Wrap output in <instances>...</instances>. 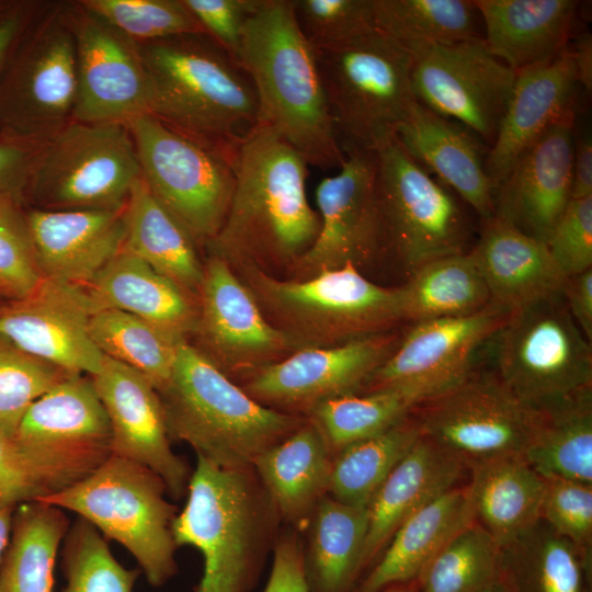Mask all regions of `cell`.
I'll return each mask as SVG.
<instances>
[{"mask_svg": "<svg viewBox=\"0 0 592 592\" xmlns=\"http://www.w3.org/2000/svg\"><path fill=\"white\" fill-rule=\"evenodd\" d=\"M524 458L544 479L592 485V389L542 411Z\"/></svg>", "mask_w": 592, "mask_h": 592, "instance_id": "obj_40", "label": "cell"}, {"mask_svg": "<svg viewBox=\"0 0 592 592\" xmlns=\"http://www.w3.org/2000/svg\"><path fill=\"white\" fill-rule=\"evenodd\" d=\"M339 169L316 187L320 229L311 247L291 267L294 278L348 263L360 269L384 254L375 151H349Z\"/></svg>", "mask_w": 592, "mask_h": 592, "instance_id": "obj_18", "label": "cell"}, {"mask_svg": "<svg viewBox=\"0 0 592 592\" xmlns=\"http://www.w3.org/2000/svg\"><path fill=\"white\" fill-rule=\"evenodd\" d=\"M465 473L467 467L464 463L420 435L366 506L363 577L398 527L428 502L460 485Z\"/></svg>", "mask_w": 592, "mask_h": 592, "instance_id": "obj_27", "label": "cell"}, {"mask_svg": "<svg viewBox=\"0 0 592 592\" xmlns=\"http://www.w3.org/2000/svg\"><path fill=\"white\" fill-rule=\"evenodd\" d=\"M483 224L468 253L487 285L491 307L513 312L562 293L566 277L546 243L496 216Z\"/></svg>", "mask_w": 592, "mask_h": 592, "instance_id": "obj_28", "label": "cell"}, {"mask_svg": "<svg viewBox=\"0 0 592 592\" xmlns=\"http://www.w3.org/2000/svg\"><path fill=\"white\" fill-rule=\"evenodd\" d=\"M474 521L500 546L539 521L545 479L524 456H503L467 467Z\"/></svg>", "mask_w": 592, "mask_h": 592, "instance_id": "obj_34", "label": "cell"}, {"mask_svg": "<svg viewBox=\"0 0 592 592\" xmlns=\"http://www.w3.org/2000/svg\"><path fill=\"white\" fill-rule=\"evenodd\" d=\"M148 113L230 157L259 123L247 73L206 34L138 43Z\"/></svg>", "mask_w": 592, "mask_h": 592, "instance_id": "obj_3", "label": "cell"}, {"mask_svg": "<svg viewBox=\"0 0 592 592\" xmlns=\"http://www.w3.org/2000/svg\"><path fill=\"white\" fill-rule=\"evenodd\" d=\"M334 455L310 419L265 451L253 468L273 501L282 524L301 533L328 494Z\"/></svg>", "mask_w": 592, "mask_h": 592, "instance_id": "obj_32", "label": "cell"}, {"mask_svg": "<svg viewBox=\"0 0 592 592\" xmlns=\"http://www.w3.org/2000/svg\"><path fill=\"white\" fill-rule=\"evenodd\" d=\"M68 11L77 55L75 121L126 125L148 113L138 43L79 1H68Z\"/></svg>", "mask_w": 592, "mask_h": 592, "instance_id": "obj_20", "label": "cell"}, {"mask_svg": "<svg viewBox=\"0 0 592 592\" xmlns=\"http://www.w3.org/2000/svg\"><path fill=\"white\" fill-rule=\"evenodd\" d=\"M77 88L68 1L46 2L0 69V134L47 141L75 121Z\"/></svg>", "mask_w": 592, "mask_h": 592, "instance_id": "obj_9", "label": "cell"}, {"mask_svg": "<svg viewBox=\"0 0 592 592\" xmlns=\"http://www.w3.org/2000/svg\"><path fill=\"white\" fill-rule=\"evenodd\" d=\"M196 346L223 373L242 382L301 346L275 328L224 259L209 254L197 295Z\"/></svg>", "mask_w": 592, "mask_h": 592, "instance_id": "obj_16", "label": "cell"}, {"mask_svg": "<svg viewBox=\"0 0 592 592\" xmlns=\"http://www.w3.org/2000/svg\"><path fill=\"white\" fill-rule=\"evenodd\" d=\"M258 99L259 123L308 164L340 168L338 141L316 53L301 34L292 0H262L243 27L238 59Z\"/></svg>", "mask_w": 592, "mask_h": 592, "instance_id": "obj_2", "label": "cell"}, {"mask_svg": "<svg viewBox=\"0 0 592 592\" xmlns=\"http://www.w3.org/2000/svg\"><path fill=\"white\" fill-rule=\"evenodd\" d=\"M83 287L44 278L27 297L0 306V339L70 374L93 376L104 355L90 334Z\"/></svg>", "mask_w": 592, "mask_h": 592, "instance_id": "obj_21", "label": "cell"}, {"mask_svg": "<svg viewBox=\"0 0 592 592\" xmlns=\"http://www.w3.org/2000/svg\"><path fill=\"white\" fill-rule=\"evenodd\" d=\"M574 111L548 127L497 186L494 216L547 243L571 201Z\"/></svg>", "mask_w": 592, "mask_h": 592, "instance_id": "obj_23", "label": "cell"}, {"mask_svg": "<svg viewBox=\"0 0 592 592\" xmlns=\"http://www.w3.org/2000/svg\"><path fill=\"white\" fill-rule=\"evenodd\" d=\"M124 248L197 298L204 275L196 242L143 178L125 205Z\"/></svg>", "mask_w": 592, "mask_h": 592, "instance_id": "obj_36", "label": "cell"}, {"mask_svg": "<svg viewBox=\"0 0 592 592\" xmlns=\"http://www.w3.org/2000/svg\"><path fill=\"white\" fill-rule=\"evenodd\" d=\"M126 125L149 191L196 244L206 246L226 218L235 187L236 161L149 113Z\"/></svg>", "mask_w": 592, "mask_h": 592, "instance_id": "obj_12", "label": "cell"}, {"mask_svg": "<svg viewBox=\"0 0 592 592\" xmlns=\"http://www.w3.org/2000/svg\"><path fill=\"white\" fill-rule=\"evenodd\" d=\"M420 434L468 467L503 456H524L542 411L521 401L496 373L473 371L412 411Z\"/></svg>", "mask_w": 592, "mask_h": 592, "instance_id": "obj_14", "label": "cell"}, {"mask_svg": "<svg viewBox=\"0 0 592 592\" xmlns=\"http://www.w3.org/2000/svg\"><path fill=\"white\" fill-rule=\"evenodd\" d=\"M140 179L127 125L72 121L41 146L23 202L46 210L121 209Z\"/></svg>", "mask_w": 592, "mask_h": 592, "instance_id": "obj_10", "label": "cell"}, {"mask_svg": "<svg viewBox=\"0 0 592 592\" xmlns=\"http://www.w3.org/2000/svg\"><path fill=\"white\" fill-rule=\"evenodd\" d=\"M396 137L420 166L454 190L483 221L494 216L496 186L479 146L463 128L417 101Z\"/></svg>", "mask_w": 592, "mask_h": 592, "instance_id": "obj_29", "label": "cell"}, {"mask_svg": "<svg viewBox=\"0 0 592 592\" xmlns=\"http://www.w3.org/2000/svg\"><path fill=\"white\" fill-rule=\"evenodd\" d=\"M168 496L153 471L111 455L81 480L39 501L78 514L105 539L121 544L148 583L159 588L178 573L172 533L178 509Z\"/></svg>", "mask_w": 592, "mask_h": 592, "instance_id": "obj_7", "label": "cell"}, {"mask_svg": "<svg viewBox=\"0 0 592 592\" xmlns=\"http://www.w3.org/2000/svg\"><path fill=\"white\" fill-rule=\"evenodd\" d=\"M261 2L262 0H184L205 34L236 62L246 22Z\"/></svg>", "mask_w": 592, "mask_h": 592, "instance_id": "obj_54", "label": "cell"}, {"mask_svg": "<svg viewBox=\"0 0 592 592\" xmlns=\"http://www.w3.org/2000/svg\"><path fill=\"white\" fill-rule=\"evenodd\" d=\"M66 584L60 592H134L139 568H125L105 538L86 520L70 525L61 554Z\"/></svg>", "mask_w": 592, "mask_h": 592, "instance_id": "obj_46", "label": "cell"}, {"mask_svg": "<svg viewBox=\"0 0 592 592\" xmlns=\"http://www.w3.org/2000/svg\"><path fill=\"white\" fill-rule=\"evenodd\" d=\"M43 280L22 203L0 194V298L23 299Z\"/></svg>", "mask_w": 592, "mask_h": 592, "instance_id": "obj_50", "label": "cell"}, {"mask_svg": "<svg viewBox=\"0 0 592 592\" xmlns=\"http://www.w3.org/2000/svg\"><path fill=\"white\" fill-rule=\"evenodd\" d=\"M158 392L171 441L223 468L252 467L306 420L254 400L187 340L178 344L170 380Z\"/></svg>", "mask_w": 592, "mask_h": 592, "instance_id": "obj_5", "label": "cell"}, {"mask_svg": "<svg viewBox=\"0 0 592 592\" xmlns=\"http://www.w3.org/2000/svg\"><path fill=\"white\" fill-rule=\"evenodd\" d=\"M46 2L14 0L0 15V69L15 43Z\"/></svg>", "mask_w": 592, "mask_h": 592, "instance_id": "obj_58", "label": "cell"}, {"mask_svg": "<svg viewBox=\"0 0 592 592\" xmlns=\"http://www.w3.org/2000/svg\"><path fill=\"white\" fill-rule=\"evenodd\" d=\"M420 435L410 413L387 431L343 448L333 457L328 494L343 503L366 508Z\"/></svg>", "mask_w": 592, "mask_h": 592, "instance_id": "obj_42", "label": "cell"}, {"mask_svg": "<svg viewBox=\"0 0 592 592\" xmlns=\"http://www.w3.org/2000/svg\"><path fill=\"white\" fill-rule=\"evenodd\" d=\"M315 53L330 118L344 155L376 151L395 138L417 102L410 53L376 29L341 46Z\"/></svg>", "mask_w": 592, "mask_h": 592, "instance_id": "obj_8", "label": "cell"}, {"mask_svg": "<svg viewBox=\"0 0 592 592\" xmlns=\"http://www.w3.org/2000/svg\"><path fill=\"white\" fill-rule=\"evenodd\" d=\"M136 43L205 34L184 0H80Z\"/></svg>", "mask_w": 592, "mask_h": 592, "instance_id": "obj_48", "label": "cell"}, {"mask_svg": "<svg viewBox=\"0 0 592 592\" xmlns=\"http://www.w3.org/2000/svg\"><path fill=\"white\" fill-rule=\"evenodd\" d=\"M591 556L539 520L500 548L509 592H590Z\"/></svg>", "mask_w": 592, "mask_h": 592, "instance_id": "obj_37", "label": "cell"}, {"mask_svg": "<svg viewBox=\"0 0 592 592\" xmlns=\"http://www.w3.org/2000/svg\"><path fill=\"white\" fill-rule=\"evenodd\" d=\"M401 338L387 331L338 345L300 349L260 368L240 386L265 407L307 417L326 400L361 392Z\"/></svg>", "mask_w": 592, "mask_h": 592, "instance_id": "obj_17", "label": "cell"}, {"mask_svg": "<svg viewBox=\"0 0 592 592\" xmlns=\"http://www.w3.org/2000/svg\"><path fill=\"white\" fill-rule=\"evenodd\" d=\"M90 334L101 353L144 375L160 391L170 380L178 344L160 328L115 309L94 311Z\"/></svg>", "mask_w": 592, "mask_h": 592, "instance_id": "obj_43", "label": "cell"}, {"mask_svg": "<svg viewBox=\"0 0 592 592\" xmlns=\"http://www.w3.org/2000/svg\"><path fill=\"white\" fill-rule=\"evenodd\" d=\"M415 403L403 392L383 388L326 400L306 417L322 433L332 454L387 431L406 419Z\"/></svg>", "mask_w": 592, "mask_h": 592, "instance_id": "obj_44", "label": "cell"}, {"mask_svg": "<svg viewBox=\"0 0 592 592\" xmlns=\"http://www.w3.org/2000/svg\"><path fill=\"white\" fill-rule=\"evenodd\" d=\"M13 440L21 446L91 470L111 456V425L92 378L72 374L39 397Z\"/></svg>", "mask_w": 592, "mask_h": 592, "instance_id": "obj_24", "label": "cell"}, {"mask_svg": "<svg viewBox=\"0 0 592 592\" xmlns=\"http://www.w3.org/2000/svg\"><path fill=\"white\" fill-rule=\"evenodd\" d=\"M409 53L417 101L444 118L458 121L492 144L516 71L489 52L483 37L426 45Z\"/></svg>", "mask_w": 592, "mask_h": 592, "instance_id": "obj_15", "label": "cell"}, {"mask_svg": "<svg viewBox=\"0 0 592 592\" xmlns=\"http://www.w3.org/2000/svg\"><path fill=\"white\" fill-rule=\"evenodd\" d=\"M292 7L314 50L341 46L375 29L372 0H292Z\"/></svg>", "mask_w": 592, "mask_h": 592, "instance_id": "obj_51", "label": "cell"}, {"mask_svg": "<svg viewBox=\"0 0 592 592\" xmlns=\"http://www.w3.org/2000/svg\"><path fill=\"white\" fill-rule=\"evenodd\" d=\"M500 546L475 521L458 531L414 581L418 592H475L499 574Z\"/></svg>", "mask_w": 592, "mask_h": 592, "instance_id": "obj_45", "label": "cell"}, {"mask_svg": "<svg viewBox=\"0 0 592 592\" xmlns=\"http://www.w3.org/2000/svg\"><path fill=\"white\" fill-rule=\"evenodd\" d=\"M384 254L412 274L421 265L464 253L465 214L445 185L420 166L397 137L375 151Z\"/></svg>", "mask_w": 592, "mask_h": 592, "instance_id": "obj_13", "label": "cell"}, {"mask_svg": "<svg viewBox=\"0 0 592 592\" xmlns=\"http://www.w3.org/2000/svg\"><path fill=\"white\" fill-rule=\"evenodd\" d=\"M546 244L565 277L592 269V195L569 202Z\"/></svg>", "mask_w": 592, "mask_h": 592, "instance_id": "obj_53", "label": "cell"}, {"mask_svg": "<svg viewBox=\"0 0 592 592\" xmlns=\"http://www.w3.org/2000/svg\"><path fill=\"white\" fill-rule=\"evenodd\" d=\"M367 512L325 496L301 533L309 592H354L363 578Z\"/></svg>", "mask_w": 592, "mask_h": 592, "instance_id": "obj_35", "label": "cell"}, {"mask_svg": "<svg viewBox=\"0 0 592 592\" xmlns=\"http://www.w3.org/2000/svg\"><path fill=\"white\" fill-rule=\"evenodd\" d=\"M475 592H509V590L498 574L497 578H494Z\"/></svg>", "mask_w": 592, "mask_h": 592, "instance_id": "obj_62", "label": "cell"}, {"mask_svg": "<svg viewBox=\"0 0 592 592\" xmlns=\"http://www.w3.org/2000/svg\"><path fill=\"white\" fill-rule=\"evenodd\" d=\"M592 195V140L590 135L574 136L571 200Z\"/></svg>", "mask_w": 592, "mask_h": 592, "instance_id": "obj_59", "label": "cell"}, {"mask_svg": "<svg viewBox=\"0 0 592 592\" xmlns=\"http://www.w3.org/2000/svg\"><path fill=\"white\" fill-rule=\"evenodd\" d=\"M562 296L572 319L592 341V269L566 277Z\"/></svg>", "mask_w": 592, "mask_h": 592, "instance_id": "obj_57", "label": "cell"}, {"mask_svg": "<svg viewBox=\"0 0 592 592\" xmlns=\"http://www.w3.org/2000/svg\"><path fill=\"white\" fill-rule=\"evenodd\" d=\"M111 425V455L158 475L174 499L185 497L192 470L171 447L158 390L140 373L104 355L91 376Z\"/></svg>", "mask_w": 592, "mask_h": 592, "instance_id": "obj_22", "label": "cell"}, {"mask_svg": "<svg viewBox=\"0 0 592 592\" xmlns=\"http://www.w3.org/2000/svg\"><path fill=\"white\" fill-rule=\"evenodd\" d=\"M90 473L79 465L30 451L0 434V509L41 500Z\"/></svg>", "mask_w": 592, "mask_h": 592, "instance_id": "obj_47", "label": "cell"}, {"mask_svg": "<svg viewBox=\"0 0 592 592\" xmlns=\"http://www.w3.org/2000/svg\"><path fill=\"white\" fill-rule=\"evenodd\" d=\"M473 521L467 483L437 496L398 527L354 592L415 581L434 555Z\"/></svg>", "mask_w": 592, "mask_h": 592, "instance_id": "obj_33", "label": "cell"}, {"mask_svg": "<svg viewBox=\"0 0 592 592\" xmlns=\"http://www.w3.org/2000/svg\"><path fill=\"white\" fill-rule=\"evenodd\" d=\"M374 26L406 50L482 38L470 0H372Z\"/></svg>", "mask_w": 592, "mask_h": 592, "instance_id": "obj_41", "label": "cell"}, {"mask_svg": "<svg viewBox=\"0 0 592 592\" xmlns=\"http://www.w3.org/2000/svg\"><path fill=\"white\" fill-rule=\"evenodd\" d=\"M172 533L203 556L194 592H251L282 521L253 467L223 468L197 457Z\"/></svg>", "mask_w": 592, "mask_h": 592, "instance_id": "obj_4", "label": "cell"}, {"mask_svg": "<svg viewBox=\"0 0 592 592\" xmlns=\"http://www.w3.org/2000/svg\"><path fill=\"white\" fill-rule=\"evenodd\" d=\"M378 592H418L414 581L387 587Z\"/></svg>", "mask_w": 592, "mask_h": 592, "instance_id": "obj_63", "label": "cell"}, {"mask_svg": "<svg viewBox=\"0 0 592 592\" xmlns=\"http://www.w3.org/2000/svg\"><path fill=\"white\" fill-rule=\"evenodd\" d=\"M271 573L263 592H309L303 558L301 533L285 527L273 547Z\"/></svg>", "mask_w": 592, "mask_h": 592, "instance_id": "obj_55", "label": "cell"}, {"mask_svg": "<svg viewBox=\"0 0 592 592\" xmlns=\"http://www.w3.org/2000/svg\"><path fill=\"white\" fill-rule=\"evenodd\" d=\"M230 265L266 319L301 349L391 331L402 321L400 287L380 286L351 263L291 280L277 278L251 262Z\"/></svg>", "mask_w": 592, "mask_h": 592, "instance_id": "obj_6", "label": "cell"}, {"mask_svg": "<svg viewBox=\"0 0 592 592\" xmlns=\"http://www.w3.org/2000/svg\"><path fill=\"white\" fill-rule=\"evenodd\" d=\"M15 508L16 506H7L0 509V565L10 539L12 517Z\"/></svg>", "mask_w": 592, "mask_h": 592, "instance_id": "obj_61", "label": "cell"}, {"mask_svg": "<svg viewBox=\"0 0 592 592\" xmlns=\"http://www.w3.org/2000/svg\"><path fill=\"white\" fill-rule=\"evenodd\" d=\"M14 0H0V15L7 11Z\"/></svg>", "mask_w": 592, "mask_h": 592, "instance_id": "obj_64", "label": "cell"}, {"mask_svg": "<svg viewBox=\"0 0 592 592\" xmlns=\"http://www.w3.org/2000/svg\"><path fill=\"white\" fill-rule=\"evenodd\" d=\"M308 166L287 141L258 124L239 148L231 201L205 246L209 254L230 264L291 269L320 229L306 192Z\"/></svg>", "mask_w": 592, "mask_h": 592, "instance_id": "obj_1", "label": "cell"}, {"mask_svg": "<svg viewBox=\"0 0 592 592\" xmlns=\"http://www.w3.org/2000/svg\"><path fill=\"white\" fill-rule=\"evenodd\" d=\"M510 315L489 306L470 316L412 323L361 392L392 388L417 406L448 390L474 371V353Z\"/></svg>", "mask_w": 592, "mask_h": 592, "instance_id": "obj_19", "label": "cell"}, {"mask_svg": "<svg viewBox=\"0 0 592 592\" xmlns=\"http://www.w3.org/2000/svg\"><path fill=\"white\" fill-rule=\"evenodd\" d=\"M69 375L0 339V434L13 439L31 406Z\"/></svg>", "mask_w": 592, "mask_h": 592, "instance_id": "obj_49", "label": "cell"}, {"mask_svg": "<svg viewBox=\"0 0 592 592\" xmlns=\"http://www.w3.org/2000/svg\"><path fill=\"white\" fill-rule=\"evenodd\" d=\"M25 216L44 278L84 287L124 247L125 207L30 208Z\"/></svg>", "mask_w": 592, "mask_h": 592, "instance_id": "obj_25", "label": "cell"}, {"mask_svg": "<svg viewBox=\"0 0 592 592\" xmlns=\"http://www.w3.org/2000/svg\"><path fill=\"white\" fill-rule=\"evenodd\" d=\"M577 81L587 92L592 90V36L590 32L578 35L570 47Z\"/></svg>", "mask_w": 592, "mask_h": 592, "instance_id": "obj_60", "label": "cell"}, {"mask_svg": "<svg viewBox=\"0 0 592 592\" xmlns=\"http://www.w3.org/2000/svg\"><path fill=\"white\" fill-rule=\"evenodd\" d=\"M578 84L570 46L516 71L497 135L485 161L496 189L516 160L554 123L574 111Z\"/></svg>", "mask_w": 592, "mask_h": 592, "instance_id": "obj_26", "label": "cell"}, {"mask_svg": "<svg viewBox=\"0 0 592 592\" xmlns=\"http://www.w3.org/2000/svg\"><path fill=\"white\" fill-rule=\"evenodd\" d=\"M497 375L524 403L548 410L592 389V348L562 293L513 312L494 335Z\"/></svg>", "mask_w": 592, "mask_h": 592, "instance_id": "obj_11", "label": "cell"}, {"mask_svg": "<svg viewBox=\"0 0 592 592\" xmlns=\"http://www.w3.org/2000/svg\"><path fill=\"white\" fill-rule=\"evenodd\" d=\"M0 134V194L23 203L24 190L41 146Z\"/></svg>", "mask_w": 592, "mask_h": 592, "instance_id": "obj_56", "label": "cell"}, {"mask_svg": "<svg viewBox=\"0 0 592 592\" xmlns=\"http://www.w3.org/2000/svg\"><path fill=\"white\" fill-rule=\"evenodd\" d=\"M539 520L592 555V485L545 479Z\"/></svg>", "mask_w": 592, "mask_h": 592, "instance_id": "obj_52", "label": "cell"}, {"mask_svg": "<svg viewBox=\"0 0 592 592\" xmlns=\"http://www.w3.org/2000/svg\"><path fill=\"white\" fill-rule=\"evenodd\" d=\"M489 52L517 71L569 47L579 2L573 0H474Z\"/></svg>", "mask_w": 592, "mask_h": 592, "instance_id": "obj_31", "label": "cell"}, {"mask_svg": "<svg viewBox=\"0 0 592 592\" xmlns=\"http://www.w3.org/2000/svg\"><path fill=\"white\" fill-rule=\"evenodd\" d=\"M69 527L55 505L39 500L16 505L0 565V592H53L58 549Z\"/></svg>", "mask_w": 592, "mask_h": 592, "instance_id": "obj_38", "label": "cell"}, {"mask_svg": "<svg viewBox=\"0 0 592 592\" xmlns=\"http://www.w3.org/2000/svg\"><path fill=\"white\" fill-rule=\"evenodd\" d=\"M83 289L93 312H128L179 340L195 331L197 298L124 247Z\"/></svg>", "mask_w": 592, "mask_h": 592, "instance_id": "obj_30", "label": "cell"}, {"mask_svg": "<svg viewBox=\"0 0 592 592\" xmlns=\"http://www.w3.org/2000/svg\"><path fill=\"white\" fill-rule=\"evenodd\" d=\"M400 286L402 321L465 317L490 306L487 285L468 252L432 260Z\"/></svg>", "mask_w": 592, "mask_h": 592, "instance_id": "obj_39", "label": "cell"}]
</instances>
